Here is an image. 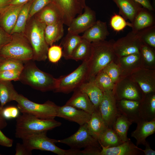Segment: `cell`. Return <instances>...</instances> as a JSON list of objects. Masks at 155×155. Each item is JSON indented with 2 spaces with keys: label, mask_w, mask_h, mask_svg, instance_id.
Listing matches in <instances>:
<instances>
[{
  "label": "cell",
  "mask_w": 155,
  "mask_h": 155,
  "mask_svg": "<svg viewBox=\"0 0 155 155\" xmlns=\"http://www.w3.org/2000/svg\"><path fill=\"white\" fill-rule=\"evenodd\" d=\"M115 40H106L91 43L92 51L88 60L87 81H93L96 76L117 57L113 50Z\"/></svg>",
  "instance_id": "6da1fadb"
},
{
  "label": "cell",
  "mask_w": 155,
  "mask_h": 155,
  "mask_svg": "<svg viewBox=\"0 0 155 155\" xmlns=\"http://www.w3.org/2000/svg\"><path fill=\"white\" fill-rule=\"evenodd\" d=\"M30 61H27L24 65L19 80L22 83L42 92L54 91L57 87V79L42 71L34 63Z\"/></svg>",
  "instance_id": "7a4b0ae2"
},
{
  "label": "cell",
  "mask_w": 155,
  "mask_h": 155,
  "mask_svg": "<svg viewBox=\"0 0 155 155\" xmlns=\"http://www.w3.org/2000/svg\"><path fill=\"white\" fill-rule=\"evenodd\" d=\"M46 26L36 18L31 20L26 28L25 35L32 49L34 60L44 61L47 58L49 45L46 41L44 34Z\"/></svg>",
  "instance_id": "3957f363"
},
{
  "label": "cell",
  "mask_w": 155,
  "mask_h": 155,
  "mask_svg": "<svg viewBox=\"0 0 155 155\" xmlns=\"http://www.w3.org/2000/svg\"><path fill=\"white\" fill-rule=\"evenodd\" d=\"M16 121L15 136L19 138L27 134L47 131L61 125V122L55 119H41L26 113L19 115Z\"/></svg>",
  "instance_id": "277c9868"
},
{
  "label": "cell",
  "mask_w": 155,
  "mask_h": 155,
  "mask_svg": "<svg viewBox=\"0 0 155 155\" xmlns=\"http://www.w3.org/2000/svg\"><path fill=\"white\" fill-rule=\"evenodd\" d=\"M10 41L4 46L0 51V56L27 61L33 60L32 49L24 34H11Z\"/></svg>",
  "instance_id": "5b68a950"
},
{
  "label": "cell",
  "mask_w": 155,
  "mask_h": 155,
  "mask_svg": "<svg viewBox=\"0 0 155 155\" xmlns=\"http://www.w3.org/2000/svg\"><path fill=\"white\" fill-rule=\"evenodd\" d=\"M14 100L17 103L18 108L22 113L29 114L42 119H54L57 117L58 106L50 101L48 100L42 104H38L18 93Z\"/></svg>",
  "instance_id": "8992f818"
},
{
  "label": "cell",
  "mask_w": 155,
  "mask_h": 155,
  "mask_svg": "<svg viewBox=\"0 0 155 155\" xmlns=\"http://www.w3.org/2000/svg\"><path fill=\"white\" fill-rule=\"evenodd\" d=\"M47 131L36 132L26 134L21 139L23 143L29 150H39L50 151L58 155H71V149L65 150L55 144L59 140L52 139L46 135Z\"/></svg>",
  "instance_id": "52a82bcc"
},
{
  "label": "cell",
  "mask_w": 155,
  "mask_h": 155,
  "mask_svg": "<svg viewBox=\"0 0 155 155\" xmlns=\"http://www.w3.org/2000/svg\"><path fill=\"white\" fill-rule=\"evenodd\" d=\"M88 60L83 61L81 64L70 74L57 78V87L53 91L68 94L86 82L88 71Z\"/></svg>",
  "instance_id": "ba28073f"
},
{
  "label": "cell",
  "mask_w": 155,
  "mask_h": 155,
  "mask_svg": "<svg viewBox=\"0 0 155 155\" xmlns=\"http://www.w3.org/2000/svg\"><path fill=\"white\" fill-rule=\"evenodd\" d=\"M59 143L65 144L71 148H95L101 149L98 141L89 133L86 123L80 126L74 134L65 139L59 140Z\"/></svg>",
  "instance_id": "9c48e42d"
},
{
  "label": "cell",
  "mask_w": 155,
  "mask_h": 155,
  "mask_svg": "<svg viewBox=\"0 0 155 155\" xmlns=\"http://www.w3.org/2000/svg\"><path fill=\"white\" fill-rule=\"evenodd\" d=\"M116 101L113 90L103 92L98 111L107 127L112 128L113 124L119 113Z\"/></svg>",
  "instance_id": "30bf717a"
},
{
  "label": "cell",
  "mask_w": 155,
  "mask_h": 155,
  "mask_svg": "<svg viewBox=\"0 0 155 155\" xmlns=\"http://www.w3.org/2000/svg\"><path fill=\"white\" fill-rule=\"evenodd\" d=\"M142 42L137 32L131 31L125 36L115 41L113 50L117 57L139 53Z\"/></svg>",
  "instance_id": "8fae6325"
},
{
  "label": "cell",
  "mask_w": 155,
  "mask_h": 155,
  "mask_svg": "<svg viewBox=\"0 0 155 155\" xmlns=\"http://www.w3.org/2000/svg\"><path fill=\"white\" fill-rule=\"evenodd\" d=\"M113 90L117 100L122 99L141 101L143 94L138 86L127 76L120 79Z\"/></svg>",
  "instance_id": "7c38bea8"
},
{
  "label": "cell",
  "mask_w": 155,
  "mask_h": 155,
  "mask_svg": "<svg viewBox=\"0 0 155 155\" xmlns=\"http://www.w3.org/2000/svg\"><path fill=\"white\" fill-rule=\"evenodd\" d=\"M128 76L138 86L143 95L155 92V69L140 67Z\"/></svg>",
  "instance_id": "4fadbf2b"
},
{
  "label": "cell",
  "mask_w": 155,
  "mask_h": 155,
  "mask_svg": "<svg viewBox=\"0 0 155 155\" xmlns=\"http://www.w3.org/2000/svg\"><path fill=\"white\" fill-rule=\"evenodd\" d=\"M60 11L64 24L68 26L77 14L82 13L84 8L78 0H51Z\"/></svg>",
  "instance_id": "5bb4252c"
},
{
  "label": "cell",
  "mask_w": 155,
  "mask_h": 155,
  "mask_svg": "<svg viewBox=\"0 0 155 155\" xmlns=\"http://www.w3.org/2000/svg\"><path fill=\"white\" fill-rule=\"evenodd\" d=\"M84 9L83 13L79 14L72 20L68 26V32L79 34L85 32L96 22L95 11L86 5Z\"/></svg>",
  "instance_id": "9a60e30c"
},
{
  "label": "cell",
  "mask_w": 155,
  "mask_h": 155,
  "mask_svg": "<svg viewBox=\"0 0 155 155\" xmlns=\"http://www.w3.org/2000/svg\"><path fill=\"white\" fill-rule=\"evenodd\" d=\"M91 116V114L82 110L66 104L58 106L57 110V117L75 122L80 126L87 123Z\"/></svg>",
  "instance_id": "2e32d148"
},
{
  "label": "cell",
  "mask_w": 155,
  "mask_h": 155,
  "mask_svg": "<svg viewBox=\"0 0 155 155\" xmlns=\"http://www.w3.org/2000/svg\"><path fill=\"white\" fill-rule=\"evenodd\" d=\"M101 149L99 155H143L140 148L135 145L130 139L117 146L106 148L101 146Z\"/></svg>",
  "instance_id": "e0dca14e"
},
{
  "label": "cell",
  "mask_w": 155,
  "mask_h": 155,
  "mask_svg": "<svg viewBox=\"0 0 155 155\" xmlns=\"http://www.w3.org/2000/svg\"><path fill=\"white\" fill-rule=\"evenodd\" d=\"M115 61L120 70V79L129 76L135 69L140 67V53L117 57Z\"/></svg>",
  "instance_id": "ac0fdd59"
},
{
  "label": "cell",
  "mask_w": 155,
  "mask_h": 155,
  "mask_svg": "<svg viewBox=\"0 0 155 155\" xmlns=\"http://www.w3.org/2000/svg\"><path fill=\"white\" fill-rule=\"evenodd\" d=\"M140 101L122 99L116 101V105L119 113L131 121L137 123L139 121V108Z\"/></svg>",
  "instance_id": "d6986e66"
},
{
  "label": "cell",
  "mask_w": 155,
  "mask_h": 155,
  "mask_svg": "<svg viewBox=\"0 0 155 155\" xmlns=\"http://www.w3.org/2000/svg\"><path fill=\"white\" fill-rule=\"evenodd\" d=\"M24 5H10L0 15V26L7 33L11 34Z\"/></svg>",
  "instance_id": "ffe728a7"
},
{
  "label": "cell",
  "mask_w": 155,
  "mask_h": 155,
  "mask_svg": "<svg viewBox=\"0 0 155 155\" xmlns=\"http://www.w3.org/2000/svg\"><path fill=\"white\" fill-rule=\"evenodd\" d=\"M109 34L106 22L98 20L84 32L82 36L92 43L105 40Z\"/></svg>",
  "instance_id": "44dd1931"
},
{
  "label": "cell",
  "mask_w": 155,
  "mask_h": 155,
  "mask_svg": "<svg viewBox=\"0 0 155 155\" xmlns=\"http://www.w3.org/2000/svg\"><path fill=\"white\" fill-rule=\"evenodd\" d=\"M139 121L155 120V92L143 95L139 106Z\"/></svg>",
  "instance_id": "7402d4cb"
},
{
  "label": "cell",
  "mask_w": 155,
  "mask_h": 155,
  "mask_svg": "<svg viewBox=\"0 0 155 155\" xmlns=\"http://www.w3.org/2000/svg\"><path fill=\"white\" fill-rule=\"evenodd\" d=\"M65 104L82 110L91 115L96 110L87 95L78 88L74 90L72 96Z\"/></svg>",
  "instance_id": "603a6c76"
},
{
  "label": "cell",
  "mask_w": 155,
  "mask_h": 155,
  "mask_svg": "<svg viewBox=\"0 0 155 155\" xmlns=\"http://www.w3.org/2000/svg\"><path fill=\"white\" fill-rule=\"evenodd\" d=\"M136 129L132 132L131 136L136 140V146L144 145L146 138L155 132V120L140 121L137 123Z\"/></svg>",
  "instance_id": "cb8c5ba5"
},
{
  "label": "cell",
  "mask_w": 155,
  "mask_h": 155,
  "mask_svg": "<svg viewBox=\"0 0 155 155\" xmlns=\"http://www.w3.org/2000/svg\"><path fill=\"white\" fill-rule=\"evenodd\" d=\"M119 9V14L125 20L132 22L137 13L142 7L134 0H113Z\"/></svg>",
  "instance_id": "d4e9b609"
},
{
  "label": "cell",
  "mask_w": 155,
  "mask_h": 155,
  "mask_svg": "<svg viewBox=\"0 0 155 155\" xmlns=\"http://www.w3.org/2000/svg\"><path fill=\"white\" fill-rule=\"evenodd\" d=\"M150 11L142 7L138 11L134 20L131 23L132 31L137 32L144 28L154 24V18Z\"/></svg>",
  "instance_id": "484cf974"
},
{
  "label": "cell",
  "mask_w": 155,
  "mask_h": 155,
  "mask_svg": "<svg viewBox=\"0 0 155 155\" xmlns=\"http://www.w3.org/2000/svg\"><path fill=\"white\" fill-rule=\"evenodd\" d=\"M36 14L37 19L46 25L62 21L60 11L52 2Z\"/></svg>",
  "instance_id": "4316f807"
},
{
  "label": "cell",
  "mask_w": 155,
  "mask_h": 155,
  "mask_svg": "<svg viewBox=\"0 0 155 155\" xmlns=\"http://www.w3.org/2000/svg\"><path fill=\"white\" fill-rule=\"evenodd\" d=\"M78 88L87 95L95 110H98L103 97V92L96 86L93 81H86Z\"/></svg>",
  "instance_id": "83f0119b"
},
{
  "label": "cell",
  "mask_w": 155,
  "mask_h": 155,
  "mask_svg": "<svg viewBox=\"0 0 155 155\" xmlns=\"http://www.w3.org/2000/svg\"><path fill=\"white\" fill-rule=\"evenodd\" d=\"M82 39V36L68 32L61 42L63 57L66 60L71 59L72 53Z\"/></svg>",
  "instance_id": "f1b7e54d"
},
{
  "label": "cell",
  "mask_w": 155,
  "mask_h": 155,
  "mask_svg": "<svg viewBox=\"0 0 155 155\" xmlns=\"http://www.w3.org/2000/svg\"><path fill=\"white\" fill-rule=\"evenodd\" d=\"M64 24L62 21L53 24L46 25L44 34L46 41L49 46L60 40L64 34Z\"/></svg>",
  "instance_id": "f546056e"
},
{
  "label": "cell",
  "mask_w": 155,
  "mask_h": 155,
  "mask_svg": "<svg viewBox=\"0 0 155 155\" xmlns=\"http://www.w3.org/2000/svg\"><path fill=\"white\" fill-rule=\"evenodd\" d=\"M86 123L89 133L97 140L107 127L98 110H95L91 114L90 119Z\"/></svg>",
  "instance_id": "4dcf8cb0"
},
{
  "label": "cell",
  "mask_w": 155,
  "mask_h": 155,
  "mask_svg": "<svg viewBox=\"0 0 155 155\" xmlns=\"http://www.w3.org/2000/svg\"><path fill=\"white\" fill-rule=\"evenodd\" d=\"M140 67L144 68L155 69L154 49L142 42L139 50Z\"/></svg>",
  "instance_id": "1f68e13d"
},
{
  "label": "cell",
  "mask_w": 155,
  "mask_h": 155,
  "mask_svg": "<svg viewBox=\"0 0 155 155\" xmlns=\"http://www.w3.org/2000/svg\"><path fill=\"white\" fill-rule=\"evenodd\" d=\"M132 123L125 116L119 113L113 124L112 128L123 142L129 139L127 133Z\"/></svg>",
  "instance_id": "d6a6232c"
},
{
  "label": "cell",
  "mask_w": 155,
  "mask_h": 155,
  "mask_svg": "<svg viewBox=\"0 0 155 155\" xmlns=\"http://www.w3.org/2000/svg\"><path fill=\"white\" fill-rule=\"evenodd\" d=\"M98 141L101 146L106 148L116 146L123 143L113 129L108 127L100 135Z\"/></svg>",
  "instance_id": "836d02e7"
},
{
  "label": "cell",
  "mask_w": 155,
  "mask_h": 155,
  "mask_svg": "<svg viewBox=\"0 0 155 155\" xmlns=\"http://www.w3.org/2000/svg\"><path fill=\"white\" fill-rule=\"evenodd\" d=\"M11 81L0 80V106L3 108L7 103L14 100L18 94Z\"/></svg>",
  "instance_id": "e575fe53"
},
{
  "label": "cell",
  "mask_w": 155,
  "mask_h": 155,
  "mask_svg": "<svg viewBox=\"0 0 155 155\" xmlns=\"http://www.w3.org/2000/svg\"><path fill=\"white\" fill-rule=\"evenodd\" d=\"M33 0H30L23 5L18 16L16 25L11 34L15 33H24L28 20L30 6Z\"/></svg>",
  "instance_id": "d590c367"
},
{
  "label": "cell",
  "mask_w": 155,
  "mask_h": 155,
  "mask_svg": "<svg viewBox=\"0 0 155 155\" xmlns=\"http://www.w3.org/2000/svg\"><path fill=\"white\" fill-rule=\"evenodd\" d=\"M91 51V43L82 38L74 50L71 59L76 61L89 59Z\"/></svg>",
  "instance_id": "8d00e7d4"
},
{
  "label": "cell",
  "mask_w": 155,
  "mask_h": 155,
  "mask_svg": "<svg viewBox=\"0 0 155 155\" xmlns=\"http://www.w3.org/2000/svg\"><path fill=\"white\" fill-rule=\"evenodd\" d=\"M93 81L103 92L113 90L116 85L109 76L102 71L96 76Z\"/></svg>",
  "instance_id": "74e56055"
},
{
  "label": "cell",
  "mask_w": 155,
  "mask_h": 155,
  "mask_svg": "<svg viewBox=\"0 0 155 155\" xmlns=\"http://www.w3.org/2000/svg\"><path fill=\"white\" fill-rule=\"evenodd\" d=\"M137 33L142 42L155 49V25L141 30Z\"/></svg>",
  "instance_id": "f35d334b"
},
{
  "label": "cell",
  "mask_w": 155,
  "mask_h": 155,
  "mask_svg": "<svg viewBox=\"0 0 155 155\" xmlns=\"http://www.w3.org/2000/svg\"><path fill=\"white\" fill-rule=\"evenodd\" d=\"M24 67L23 61L20 60L2 57L0 61V71L14 69L22 71Z\"/></svg>",
  "instance_id": "ab89813d"
},
{
  "label": "cell",
  "mask_w": 155,
  "mask_h": 155,
  "mask_svg": "<svg viewBox=\"0 0 155 155\" xmlns=\"http://www.w3.org/2000/svg\"><path fill=\"white\" fill-rule=\"evenodd\" d=\"M102 71L109 76L115 84L120 80V70L118 65L115 61L108 64Z\"/></svg>",
  "instance_id": "60d3db41"
},
{
  "label": "cell",
  "mask_w": 155,
  "mask_h": 155,
  "mask_svg": "<svg viewBox=\"0 0 155 155\" xmlns=\"http://www.w3.org/2000/svg\"><path fill=\"white\" fill-rule=\"evenodd\" d=\"M121 16L115 14L111 18L110 24L115 31L119 32L123 30L127 26L131 27V23L127 22Z\"/></svg>",
  "instance_id": "b9f144b4"
},
{
  "label": "cell",
  "mask_w": 155,
  "mask_h": 155,
  "mask_svg": "<svg viewBox=\"0 0 155 155\" xmlns=\"http://www.w3.org/2000/svg\"><path fill=\"white\" fill-rule=\"evenodd\" d=\"M63 56L62 46L60 45H53L49 48L47 57L49 61L55 63L59 61Z\"/></svg>",
  "instance_id": "7bdbcfd3"
},
{
  "label": "cell",
  "mask_w": 155,
  "mask_h": 155,
  "mask_svg": "<svg viewBox=\"0 0 155 155\" xmlns=\"http://www.w3.org/2000/svg\"><path fill=\"white\" fill-rule=\"evenodd\" d=\"M51 2V0H33L30 7L28 21Z\"/></svg>",
  "instance_id": "ee69618b"
},
{
  "label": "cell",
  "mask_w": 155,
  "mask_h": 155,
  "mask_svg": "<svg viewBox=\"0 0 155 155\" xmlns=\"http://www.w3.org/2000/svg\"><path fill=\"white\" fill-rule=\"evenodd\" d=\"M21 71L16 69L0 71V80H19Z\"/></svg>",
  "instance_id": "f6af8a7d"
},
{
  "label": "cell",
  "mask_w": 155,
  "mask_h": 155,
  "mask_svg": "<svg viewBox=\"0 0 155 155\" xmlns=\"http://www.w3.org/2000/svg\"><path fill=\"white\" fill-rule=\"evenodd\" d=\"M19 111L18 108L15 106L3 107L1 111V114L5 119H9L18 117Z\"/></svg>",
  "instance_id": "bcb514c9"
},
{
  "label": "cell",
  "mask_w": 155,
  "mask_h": 155,
  "mask_svg": "<svg viewBox=\"0 0 155 155\" xmlns=\"http://www.w3.org/2000/svg\"><path fill=\"white\" fill-rule=\"evenodd\" d=\"M11 38V35L6 32L0 26V51L4 46L10 41Z\"/></svg>",
  "instance_id": "7dc6e473"
},
{
  "label": "cell",
  "mask_w": 155,
  "mask_h": 155,
  "mask_svg": "<svg viewBox=\"0 0 155 155\" xmlns=\"http://www.w3.org/2000/svg\"><path fill=\"white\" fill-rule=\"evenodd\" d=\"M16 155H30L32 154V151L29 150L23 143H18L16 144Z\"/></svg>",
  "instance_id": "c3c4849f"
},
{
  "label": "cell",
  "mask_w": 155,
  "mask_h": 155,
  "mask_svg": "<svg viewBox=\"0 0 155 155\" xmlns=\"http://www.w3.org/2000/svg\"><path fill=\"white\" fill-rule=\"evenodd\" d=\"M13 140L6 137L0 129V145L7 147H11L13 144Z\"/></svg>",
  "instance_id": "681fc988"
},
{
  "label": "cell",
  "mask_w": 155,
  "mask_h": 155,
  "mask_svg": "<svg viewBox=\"0 0 155 155\" xmlns=\"http://www.w3.org/2000/svg\"><path fill=\"white\" fill-rule=\"evenodd\" d=\"M140 4L141 6L150 11H154V9L149 0H134Z\"/></svg>",
  "instance_id": "f907efd6"
},
{
  "label": "cell",
  "mask_w": 155,
  "mask_h": 155,
  "mask_svg": "<svg viewBox=\"0 0 155 155\" xmlns=\"http://www.w3.org/2000/svg\"><path fill=\"white\" fill-rule=\"evenodd\" d=\"M145 146V150H142L140 148V150L145 155H155V151L151 148L149 143L146 141L144 145Z\"/></svg>",
  "instance_id": "816d5d0a"
},
{
  "label": "cell",
  "mask_w": 155,
  "mask_h": 155,
  "mask_svg": "<svg viewBox=\"0 0 155 155\" xmlns=\"http://www.w3.org/2000/svg\"><path fill=\"white\" fill-rule=\"evenodd\" d=\"M10 0H0V15L10 5Z\"/></svg>",
  "instance_id": "f5cc1de1"
},
{
  "label": "cell",
  "mask_w": 155,
  "mask_h": 155,
  "mask_svg": "<svg viewBox=\"0 0 155 155\" xmlns=\"http://www.w3.org/2000/svg\"><path fill=\"white\" fill-rule=\"evenodd\" d=\"M2 107L0 106V129H2L5 127L7 125L6 119L2 117L1 114Z\"/></svg>",
  "instance_id": "db71d44e"
},
{
  "label": "cell",
  "mask_w": 155,
  "mask_h": 155,
  "mask_svg": "<svg viewBox=\"0 0 155 155\" xmlns=\"http://www.w3.org/2000/svg\"><path fill=\"white\" fill-rule=\"evenodd\" d=\"M30 0H10V5H19L24 4Z\"/></svg>",
  "instance_id": "11a10c76"
},
{
  "label": "cell",
  "mask_w": 155,
  "mask_h": 155,
  "mask_svg": "<svg viewBox=\"0 0 155 155\" xmlns=\"http://www.w3.org/2000/svg\"><path fill=\"white\" fill-rule=\"evenodd\" d=\"M79 3L82 7L84 8L86 5V0H78Z\"/></svg>",
  "instance_id": "9f6ffc18"
},
{
  "label": "cell",
  "mask_w": 155,
  "mask_h": 155,
  "mask_svg": "<svg viewBox=\"0 0 155 155\" xmlns=\"http://www.w3.org/2000/svg\"><path fill=\"white\" fill-rule=\"evenodd\" d=\"M2 57L0 56V61L1 60V59H2Z\"/></svg>",
  "instance_id": "6f0895ef"
},
{
  "label": "cell",
  "mask_w": 155,
  "mask_h": 155,
  "mask_svg": "<svg viewBox=\"0 0 155 155\" xmlns=\"http://www.w3.org/2000/svg\"><path fill=\"white\" fill-rule=\"evenodd\" d=\"M72 151H73V150H72ZM72 155H73V151H72Z\"/></svg>",
  "instance_id": "680465c9"
},
{
  "label": "cell",
  "mask_w": 155,
  "mask_h": 155,
  "mask_svg": "<svg viewBox=\"0 0 155 155\" xmlns=\"http://www.w3.org/2000/svg\"></svg>",
  "instance_id": "91938a15"
},
{
  "label": "cell",
  "mask_w": 155,
  "mask_h": 155,
  "mask_svg": "<svg viewBox=\"0 0 155 155\" xmlns=\"http://www.w3.org/2000/svg\"><path fill=\"white\" fill-rule=\"evenodd\" d=\"M1 154H0V155H1Z\"/></svg>",
  "instance_id": "94428289"
}]
</instances>
